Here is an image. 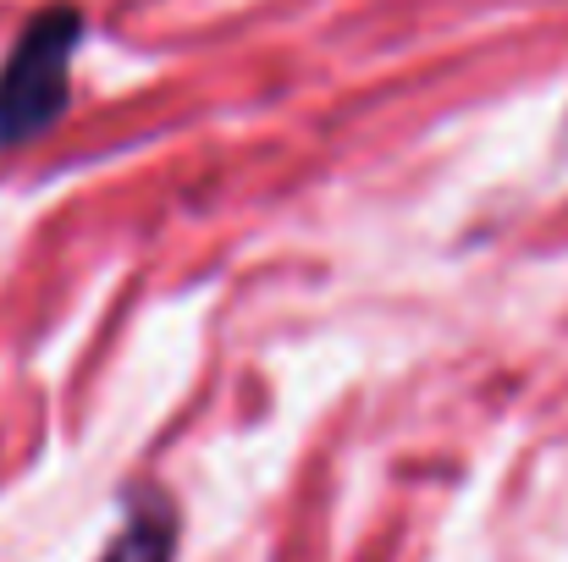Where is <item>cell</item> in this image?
I'll return each instance as SVG.
<instances>
[{
    "label": "cell",
    "mask_w": 568,
    "mask_h": 562,
    "mask_svg": "<svg viewBox=\"0 0 568 562\" xmlns=\"http://www.w3.org/2000/svg\"><path fill=\"white\" fill-rule=\"evenodd\" d=\"M122 530L111 535V546L100 562H178V541H183V513L161 486H133L122 502Z\"/></svg>",
    "instance_id": "obj_2"
},
{
    "label": "cell",
    "mask_w": 568,
    "mask_h": 562,
    "mask_svg": "<svg viewBox=\"0 0 568 562\" xmlns=\"http://www.w3.org/2000/svg\"><path fill=\"white\" fill-rule=\"evenodd\" d=\"M83 11L55 0L22 22L0 61V150L33 144L67 116L72 100V55L83 44Z\"/></svg>",
    "instance_id": "obj_1"
}]
</instances>
